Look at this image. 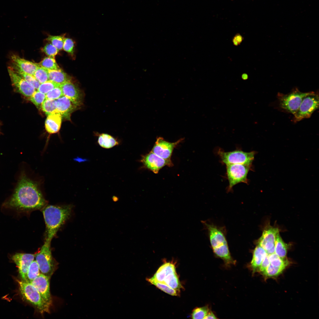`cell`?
Listing matches in <instances>:
<instances>
[{"instance_id": "6da1fadb", "label": "cell", "mask_w": 319, "mask_h": 319, "mask_svg": "<svg viewBox=\"0 0 319 319\" xmlns=\"http://www.w3.org/2000/svg\"><path fill=\"white\" fill-rule=\"evenodd\" d=\"M46 204L38 184L24 174L12 196L4 206L18 211L27 212L43 209Z\"/></svg>"}, {"instance_id": "7a4b0ae2", "label": "cell", "mask_w": 319, "mask_h": 319, "mask_svg": "<svg viewBox=\"0 0 319 319\" xmlns=\"http://www.w3.org/2000/svg\"><path fill=\"white\" fill-rule=\"evenodd\" d=\"M72 209V206L70 205H49L43 208L46 227L45 241L51 242L59 229L70 216Z\"/></svg>"}, {"instance_id": "3957f363", "label": "cell", "mask_w": 319, "mask_h": 319, "mask_svg": "<svg viewBox=\"0 0 319 319\" xmlns=\"http://www.w3.org/2000/svg\"><path fill=\"white\" fill-rule=\"evenodd\" d=\"M20 293L27 301L34 305L41 314L49 313L50 307L35 288L30 282L16 279Z\"/></svg>"}, {"instance_id": "277c9868", "label": "cell", "mask_w": 319, "mask_h": 319, "mask_svg": "<svg viewBox=\"0 0 319 319\" xmlns=\"http://www.w3.org/2000/svg\"><path fill=\"white\" fill-rule=\"evenodd\" d=\"M154 280L168 286L180 292L182 288L172 263L166 262L158 268L154 276Z\"/></svg>"}, {"instance_id": "5b68a950", "label": "cell", "mask_w": 319, "mask_h": 319, "mask_svg": "<svg viewBox=\"0 0 319 319\" xmlns=\"http://www.w3.org/2000/svg\"><path fill=\"white\" fill-rule=\"evenodd\" d=\"M255 154V151L245 152L239 149L226 152L219 148L217 151L221 162L226 165L241 164L252 166Z\"/></svg>"}, {"instance_id": "8992f818", "label": "cell", "mask_w": 319, "mask_h": 319, "mask_svg": "<svg viewBox=\"0 0 319 319\" xmlns=\"http://www.w3.org/2000/svg\"><path fill=\"white\" fill-rule=\"evenodd\" d=\"M35 258L41 273L50 278L56 266L51 253V242L45 241L40 251L35 254Z\"/></svg>"}, {"instance_id": "52a82bcc", "label": "cell", "mask_w": 319, "mask_h": 319, "mask_svg": "<svg viewBox=\"0 0 319 319\" xmlns=\"http://www.w3.org/2000/svg\"><path fill=\"white\" fill-rule=\"evenodd\" d=\"M251 166L241 164L226 165L227 177L229 183L227 188V192L231 191L233 187L238 183L248 184L247 176Z\"/></svg>"}, {"instance_id": "ba28073f", "label": "cell", "mask_w": 319, "mask_h": 319, "mask_svg": "<svg viewBox=\"0 0 319 319\" xmlns=\"http://www.w3.org/2000/svg\"><path fill=\"white\" fill-rule=\"evenodd\" d=\"M310 92H303L296 88L286 94L279 93L278 97L280 106L294 115L298 109L303 98Z\"/></svg>"}, {"instance_id": "9c48e42d", "label": "cell", "mask_w": 319, "mask_h": 319, "mask_svg": "<svg viewBox=\"0 0 319 319\" xmlns=\"http://www.w3.org/2000/svg\"><path fill=\"white\" fill-rule=\"evenodd\" d=\"M319 103L318 94L310 92L303 98L298 109L294 115V121H299L310 118L314 112L318 108Z\"/></svg>"}, {"instance_id": "30bf717a", "label": "cell", "mask_w": 319, "mask_h": 319, "mask_svg": "<svg viewBox=\"0 0 319 319\" xmlns=\"http://www.w3.org/2000/svg\"><path fill=\"white\" fill-rule=\"evenodd\" d=\"M12 85L18 92L27 97H30L36 89L12 67L8 68Z\"/></svg>"}, {"instance_id": "8fae6325", "label": "cell", "mask_w": 319, "mask_h": 319, "mask_svg": "<svg viewBox=\"0 0 319 319\" xmlns=\"http://www.w3.org/2000/svg\"><path fill=\"white\" fill-rule=\"evenodd\" d=\"M279 232L278 228L267 225L264 229L262 235L258 240L257 244L266 251L268 254L275 253V243L277 234Z\"/></svg>"}, {"instance_id": "7c38bea8", "label": "cell", "mask_w": 319, "mask_h": 319, "mask_svg": "<svg viewBox=\"0 0 319 319\" xmlns=\"http://www.w3.org/2000/svg\"><path fill=\"white\" fill-rule=\"evenodd\" d=\"M145 168L153 173H157L163 167L167 166L171 167L173 164L171 160H166L157 155L152 152L142 155L140 160Z\"/></svg>"}, {"instance_id": "4fadbf2b", "label": "cell", "mask_w": 319, "mask_h": 319, "mask_svg": "<svg viewBox=\"0 0 319 319\" xmlns=\"http://www.w3.org/2000/svg\"><path fill=\"white\" fill-rule=\"evenodd\" d=\"M183 140L181 138L175 142H170L162 137H159L151 151L163 159L171 160L174 149Z\"/></svg>"}, {"instance_id": "5bb4252c", "label": "cell", "mask_w": 319, "mask_h": 319, "mask_svg": "<svg viewBox=\"0 0 319 319\" xmlns=\"http://www.w3.org/2000/svg\"><path fill=\"white\" fill-rule=\"evenodd\" d=\"M50 277L42 273L30 282L37 289L45 302L50 307L52 301L50 288Z\"/></svg>"}, {"instance_id": "9a60e30c", "label": "cell", "mask_w": 319, "mask_h": 319, "mask_svg": "<svg viewBox=\"0 0 319 319\" xmlns=\"http://www.w3.org/2000/svg\"><path fill=\"white\" fill-rule=\"evenodd\" d=\"M63 95L69 98L78 107L83 104V92L71 81L61 84Z\"/></svg>"}, {"instance_id": "2e32d148", "label": "cell", "mask_w": 319, "mask_h": 319, "mask_svg": "<svg viewBox=\"0 0 319 319\" xmlns=\"http://www.w3.org/2000/svg\"><path fill=\"white\" fill-rule=\"evenodd\" d=\"M35 254L16 253L12 257V259L18 268L19 274L22 280L27 282V275L29 267L34 260Z\"/></svg>"}, {"instance_id": "e0dca14e", "label": "cell", "mask_w": 319, "mask_h": 319, "mask_svg": "<svg viewBox=\"0 0 319 319\" xmlns=\"http://www.w3.org/2000/svg\"><path fill=\"white\" fill-rule=\"evenodd\" d=\"M14 69L33 75L39 65L38 64L25 60L16 54L11 56Z\"/></svg>"}, {"instance_id": "ac0fdd59", "label": "cell", "mask_w": 319, "mask_h": 319, "mask_svg": "<svg viewBox=\"0 0 319 319\" xmlns=\"http://www.w3.org/2000/svg\"><path fill=\"white\" fill-rule=\"evenodd\" d=\"M208 229L210 243L213 249L227 244L225 237L222 231L214 225L204 222Z\"/></svg>"}, {"instance_id": "d6986e66", "label": "cell", "mask_w": 319, "mask_h": 319, "mask_svg": "<svg viewBox=\"0 0 319 319\" xmlns=\"http://www.w3.org/2000/svg\"><path fill=\"white\" fill-rule=\"evenodd\" d=\"M56 100L57 104L56 112L60 113L62 117L70 120L71 114L78 107L69 98L64 95Z\"/></svg>"}, {"instance_id": "ffe728a7", "label": "cell", "mask_w": 319, "mask_h": 319, "mask_svg": "<svg viewBox=\"0 0 319 319\" xmlns=\"http://www.w3.org/2000/svg\"><path fill=\"white\" fill-rule=\"evenodd\" d=\"M62 116L58 113H55L47 115L45 123V128L50 134L57 133L61 128Z\"/></svg>"}, {"instance_id": "44dd1931", "label": "cell", "mask_w": 319, "mask_h": 319, "mask_svg": "<svg viewBox=\"0 0 319 319\" xmlns=\"http://www.w3.org/2000/svg\"><path fill=\"white\" fill-rule=\"evenodd\" d=\"M95 136L97 138V143L102 147L109 149L119 145L120 140L117 138L109 134L100 133L95 131Z\"/></svg>"}, {"instance_id": "7402d4cb", "label": "cell", "mask_w": 319, "mask_h": 319, "mask_svg": "<svg viewBox=\"0 0 319 319\" xmlns=\"http://www.w3.org/2000/svg\"><path fill=\"white\" fill-rule=\"evenodd\" d=\"M267 255L263 248L257 245L253 250V258L250 264L253 272L258 271L263 261Z\"/></svg>"}, {"instance_id": "603a6c76", "label": "cell", "mask_w": 319, "mask_h": 319, "mask_svg": "<svg viewBox=\"0 0 319 319\" xmlns=\"http://www.w3.org/2000/svg\"><path fill=\"white\" fill-rule=\"evenodd\" d=\"M49 80L61 84L71 81V77L61 69L57 70H48Z\"/></svg>"}, {"instance_id": "cb8c5ba5", "label": "cell", "mask_w": 319, "mask_h": 319, "mask_svg": "<svg viewBox=\"0 0 319 319\" xmlns=\"http://www.w3.org/2000/svg\"><path fill=\"white\" fill-rule=\"evenodd\" d=\"M288 248V245L284 242L278 233L275 238V253L280 258L286 259Z\"/></svg>"}, {"instance_id": "d4e9b609", "label": "cell", "mask_w": 319, "mask_h": 319, "mask_svg": "<svg viewBox=\"0 0 319 319\" xmlns=\"http://www.w3.org/2000/svg\"><path fill=\"white\" fill-rule=\"evenodd\" d=\"M213 250L215 254L223 260L227 264L234 263V262L229 251L228 244L218 248L213 249Z\"/></svg>"}, {"instance_id": "484cf974", "label": "cell", "mask_w": 319, "mask_h": 319, "mask_svg": "<svg viewBox=\"0 0 319 319\" xmlns=\"http://www.w3.org/2000/svg\"><path fill=\"white\" fill-rule=\"evenodd\" d=\"M146 280L164 292L172 296H177L180 292L167 285L154 280L151 278H147Z\"/></svg>"}, {"instance_id": "4316f807", "label": "cell", "mask_w": 319, "mask_h": 319, "mask_svg": "<svg viewBox=\"0 0 319 319\" xmlns=\"http://www.w3.org/2000/svg\"><path fill=\"white\" fill-rule=\"evenodd\" d=\"M57 107L56 100L48 99L45 100L41 106L43 111L47 115L56 113Z\"/></svg>"}, {"instance_id": "83f0119b", "label": "cell", "mask_w": 319, "mask_h": 319, "mask_svg": "<svg viewBox=\"0 0 319 319\" xmlns=\"http://www.w3.org/2000/svg\"><path fill=\"white\" fill-rule=\"evenodd\" d=\"M40 270L38 263L34 260L30 265L27 275V282H31L40 274Z\"/></svg>"}, {"instance_id": "f1b7e54d", "label": "cell", "mask_w": 319, "mask_h": 319, "mask_svg": "<svg viewBox=\"0 0 319 319\" xmlns=\"http://www.w3.org/2000/svg\"><path fill=\"white\" fill-rule=\"evenodd\" d=\"M270 263L273 266L285 268L289 264L286 259H283L278 256L275 253L268 254Z\"/></svg>"}, {"instance_id": "f546056e", "label": "cell", "mask_w": 319, "mask_h": 319, "mask_svg": "<svg viewBox=\"0 0 319 319\" xmlns=\"http://www.w3.org/2000/svg\"><path fill=\"white\" fill-rule=\"evenodd\" d=\"M38 64L39 66L49 70H57L61 69L54 58L51 57L45 58Z\"/></svg>"}, {"instance_id": "4dcf8cb0", "label": "cell", "mask_w": 319, "mask_h": 319, "mask_svg": "<svg viewBox=\"0 0 319 319\" xmlns=\"http://www.w3.org/2000/svg\"><path fill=\"white\" fill-rule=\"evenodd\" d=\"M33 76L40 84L49 80L48 70L39 65L35 71Z\"/></svg>"}, {"instance_id": "1f68e13d", "label": "cell", "mask_w": 319, "mask_h": 319, "mask_svg": "<svg viewBox=\"0 0 319 319\" xmlns=\"http://www.w3.org/2000/svg\"><path fill=\"white\" fill-rule=\"evenodd\" d=\"M45 99V94L38 90H36L29 98V100L37 108L41 107L42 104Z\"/></svg>"}, {"instance_id": "d6a6232c", "label": "cell", "mask_w": 319, "mask_h": 319, "mask_svg": "<svg viewBox=\"0 0 319 319\" xmlns=\"http://www.w3.org/2000/svg\"><path fill=\"white\" fill-rule=\"evenodd\" d=\"M61 84L48 80L40 84L37 90L45 94L54 88L60 87Z\"/></svg>"}, {"instance_id": "836d02e7", "label": "cell", "mask_w": 319, "mask_h": 319, "mask_svg": "<svg viewBox=\"0 0 319 319\" xmlns=\"http://www.w3.org/2000/svg\"><path fill=\"white\" fill-rule=\"evenodd\" d=\"M285 268L274 266L270 264L262 273L266 277L276 276L280 274Z\"/></svg>"}, {"instance_id": "e575fe53", "label": "cell", "mask_w": 319, "mask_h": 319, "mask_svg": "<svg viewBox=\"0 0 319 319\" xmlns=\"http://www.w3.org/2000/svg\"><path fill=\"white\" fill-rule=\"evenodd\" d=\"M47 39V40L50 41L51 44L58 50L63 49L65 39L63 36L49 35Z\"/></svg>"}, {"instance_id": "d590c367", "label": "cell", "mask_w": 319, "mask_h": 319, "mask_svg": "<svg viewBox=\"0 0 319 319\" xmlns=\"http://www.w3.org/2000/svg\"><path fill=\"white\" fill-rule=\"evenodd\" d=\"M207 307H197L195 309L192 313V318L193 319H204L209 312Z\"/></svg>"}, {"instance_id": "8d00e7d4", "label": "cell", "mask_w": 319, "mask_h": 319, "mask_svg": "<svg viewBox=\"0 0 319 319\" xmlns=\"http://www.w3.org/2000/svg\"><path fill=\"white\" fill-rule=\"evenodd\" d=\"M15 70L22 76L27 82L33 86L36 89H38L40 84L33 75L27 74L20 71Z\"/></svg>"}, {"instance_id": "74e56055", "label": "cell", "mask_w": 319, "mask_h": 319, "mask_svg": "<svg viewBox=\"0 0 319 319\" xmlns=\"http://www.w3.org/2000/svg\"><path fill=\"white\" fill-rule=\"evenodd\" d=\"M46 99L56 100L64 95L60 87H56L45 94Z\"/></svg>"}, {"instance_id": "f35d334b", "label": "cell", "mask_w": 319, "mask_h": 319, "mask_svg": "<svg viewBox=\"0 0 319 319\" xmlns=\"http://www.w3.org/2000/svg\"><path fill=\"white\" fill-rule=\"evenodd\" d=\"M42 50L49 57L54 58L58 51V50L51 43L46 44L42 48Z\"/></svg>"}, {"instance_id": "ab89813d", "label": "cell", "mask_w": 319, "mask_h": 319, "mask_svg": "<svg viewBox=\"0 0 319 319\" xmlns=\"http://www.w3.org/2000/svg\"><path fill=\"white\" fill-rule=\"evenodd\" d=\"M74 46V43L71 39L65 38L63 48L64 50L69 53L73 54Z\"/></svg>"}, {"instance_id": "60d3db41", "label": "cell", "mask_w": 319, "mask_h": 319, "mask_svg": "<svg viewBox=\"0 0 319 319\" xmlns=\"http://www.w3.org/2000/svg\"><path fill=\"white\" fill-rule=\"evenodd\" d=\"M270 264V262L268 258V254L263 261L259 267L258 271L262 273L265 271Z\"/></svg>"}, {"instance_id": "b9f144b4", "label": "cell", "mask_w": 319, "mask_h": 319, "mask_svg": "<svg viewBox=\"0 0 319 319\" xmlns=\"http://www.w3.org/2000/svg\"><path fill=\"white\" fill-rule=\"evenodd\" d=\"M244 40V38L239 33L236 34L233 38L232 42L233 45L236 46L240 44Z\"/></svg>"}, {"instance_id": "7bdbcfd3", "label": "cell", "mask_w": 319, "mask_h": 319, "mask_svg": "<svg viewBox=\"0 0 319 319\" xmlns=\"http://www.w3.org/2000/svg\"><path fill=\"white\" fill-rule=\"evenodd\" d=\"M217 318L215 316L214 314L212 312H208L207 314L204 318V319H217Z\"/></svg>"}, {"instance_id": "ee69618b", "label": "cell", "mask_w": 319, "mask_h": 319, "mask_svg": "<svg viewBox=\"0 0 319 319\" xmlns=\"http://www.w3.org/2000/svg\"><path fill=\"white\" fill-rule=\"evenodd\" d=\"M241 78L243 80H246L248 78V75L246 73H243L241 75Z\"/></svg>"}]
</instances>
